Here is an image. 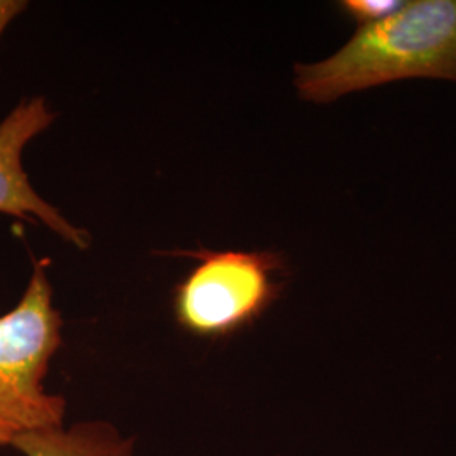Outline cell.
<instances>
[{
    "mask_svg": "<svg viewBox=\"0 0 456 456\" xmlns=\"http://www.w3.org/2000/svg\"><path fill=\"white\" fill-rule=\"evenodd\" d=\"M409 78L456 82V0H412L359 28L333 56L294 66L297 95L331 103L343 95Z\"/></svg>",
    "mask_w": 456,
    "mask_h": 456,
    "instance_id": "obj_1",
    "label": "cell"
},
{
    "mask_svg": "<svg viewBox=\"0 0 456 456\" xmlns=\"http://www.w3.org/2000/svg\"><path fill=\"white\" fill-rule=\"evenodd\" d=\"M53 303L48 261H34L22 297L0 316V448L17 436L65 424L66 401L45 387L49 363L63 343Z\"/></svg>",
    "mask_w": 456,
    "mask_h": 456,
    "instance_id": "obj_2",
    "label": "cell"
},
{
    "mask_svg": "<svg viewBox=\"0 0 456 456\" xmlns=\"http://www.w3.org/2000/svg\"><path fill=\"white\" fill-rule=\"evenodd\" d=\"M196 264L173 293L175 320L196 338L220 340L254 325L282 291V257L271 250L186 252Z\"/></svg>",
    "mask_w": 456,
    "mask_h": 456,
    "instance_id": "obj_3",
    "label": "cell"
},
{
    "mask_svg": "<svg viewBox=\"0 0 456 456\" xmlns=\"http://www.w3.org/2000/svg\"><path fill=\"white\" fill-rule=\"evenodd\" d=\"M56 114L43 97L26 98L0 122V213L39 222L68 244L90 247V233L75 227L58 208L34 190L22 166V152L36 135L46 131Z\"/></svg>",
    "mask_w": 456,
    "mask_h": 456,
    "instance_id": "obj_4",
    "label": "cell"
},
{
    "mask_svg": "<svg viewBox=\"0 0 456 456\" xmlns=\"http://www.w3.org/2000/svg\"><path fill=\"white\" fill-rule=\"evenodd\" d=\"M12 448L24 456H135L134 438L103 419L29 431Z\"/></svg>",
    "mask_w": 456,
    "mask_h": 456,
    "instance_id": "obj_5",
    "label": "cell"
},
{
    "mask_svg": "<svg viewBox=\"0 0 456 456\" xmlns=\"http://www.w3.org/2000/svg\"><path fill=\"white\" fill-rule=\"evenodd\" d=\"M403 5L404 2L401 0H343L338 4L343 14L355 20L359 28H365L391 17Z\"/></svg>",
    "mask_w": 456,
    "mask_h": 456,
    "instance_id": "obj_6",
    "label": "cell"
},
{
    "mask_svg": "<svg viewBox=\"0 0 456 456\" xmlns=\"http://www.w3.org/2000/svg\"><path fill=\"white\" fill-rule=\"evenodd\" d=\"M26 7L28 2L22 0H0V36Z\"/></svg>",
    "mask_w": 456,
    "mask_h": 456,
    "instance_id": "obj_7",
    "label": "cell"
}]
</instances>
